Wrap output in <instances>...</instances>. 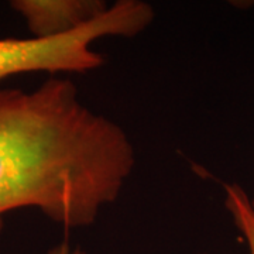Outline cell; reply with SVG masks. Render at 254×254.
Listing matches in <instances>:
<instances>
[{
  "label": "cell",
  "instance_id": "6da1fadb",
  "mask_svg": "<svg viewBox=\"0 0 254 254\" xmlns=\"http://www.w3.org/2000/svg\"><path fill=\"white\" fill-rule=\"evenodd\" d=\"M134 165L126 131L88 108L71 79L0 89V230L6 213L24 208L65 229L91 226Z\"/></svg>",
  "mask_w": 254,
  "mask_h": 254
},
{
  "label": "cell",
  "instance_id": "7a4b0ae2",
  "mask_svg": "<svg viewBox=\"0 0 254 254\" xmlns=\"http://www.w3.org/2000/svg\"><path fill=\"white\" fill-rule=\"evenodd\" d=\"M154 7L141 0H119L109 10L68 36L0 40V82L28 72L86 73L105 64L92 44L103 37L133 38L154 21Z\"/></svg>",
  "mask_w": 254,
  "mask_h": 254
},
{
  "label": "cell",
  "instance_id": "3957f363",
  "mask_svg": "<svg viewBox=\"0 0 254 254\" xmlns=\"http://www.w3.org/2000/svg\"><path fill=\"white\" fill-rule=\"evenodd\" d=\"M11 9L24 18L33 38L48 40L75 33L103 16V0H14Z\"/></svg>",
  "mask_w": 254,
  "mask_h": 254
},
{
  "label": "cell",
  "instance_id": "277c9868",
  "mask_svg": "<svg viewBox=\"0 0 254 254\" xmlns=\"http://www.w3.org/2000/svg\"><path fill=\"white\" fill-rule=\"evenodd\" d=\"M225 206L235 226L245 239L249 254H254V209L250 196L237 184L225 185Z\"/></svg>",
  "mask_w": 254,
  "mask_h": 254
},
{
  "label": "cell",
  "instance_id": "5b68a950",
  "mask_svg": "<svg viewBox=\"0 0 254 254\" xmlns=\"http://www.w3.org/2000/svg\"><path fill=\"white\" fill-rule=\"evenodd\" d=\"M47 254H86L82 249L79 247H75L69 242H61L57 246H54L50 252Z\"/></svg>",
  "mask_w": 254,
  "mask_h": 254
},
{
  "label": "cell",
  "instance_id": "8992f818",
  "mask_svg": "<svg viewBox=\"0 0 254 254\" xmlns=\"http://www.w3.org/2000/svg\"><path fill=\"white\" fill-rule=\"evenodd\" d=\"M250 203H252V206H253L254 209V195H253V198H250Z\"/></svg>",
  "mask_w": 254,
  "mask_h": 254
}]
</instances>
